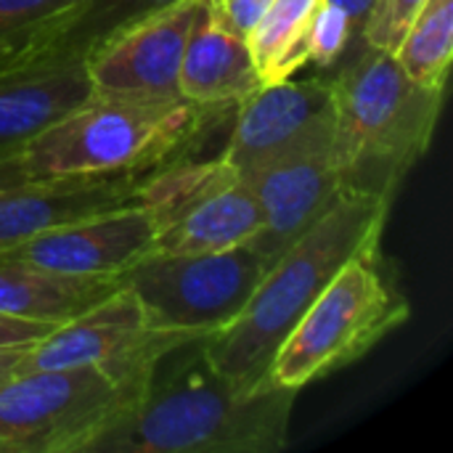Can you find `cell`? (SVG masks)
Wrapping results in <instances>:
<instances>
[{"mask_svg":"<svg viewBox=\"0 0 453 453\" xmlns=\"http://www.w3.org/2000/svg\"><path fill=\"white\" fill-rule=\"evenodd\" d=\"M175 0H82L21 50H48L85 58L114 32Z\"/></svg>","mask_w":453,"mask_h":453,"instance_id":"obj_19","label":"cell"},{"mask_svg":"<svg viewBox=\"0 0 453 453\" xmlns=\"http://www.w3.org/2000/svg\"><path fill=\"white\" fill-rule=\"evenodd\" d=\"M390 204L382 196L345 191L265 268L244 311L202 340L210 364L244 393L271 388V361L279 345L350 257L380 247Z\"/></svg>","mask_w":453,"mask_h":453,"instance_id":"obj_2","label":"cell"},{"mask_svg":"<svg viewBox=\"0 0 453 453\" xmlns=\"http://www.w3.org/2000/svg\"><path fill=\"white\" fill-rule=\"evenodd\" d=\"M393 58L417 85L446 90L453 58V0H427L403 32Z\"/></svg>","mask_w":453,"mask_h":453,"instance_id":"obj_20","label":"cell"},{"mask_svg":"<svg viewBox=\"0 0 453 453\" xmlns=\"http://www.w3.org/2000/svg\"><path fill=\"white\" fill-rule=\"evenodd\" d=\"M93 93L85 58L19 50L0 61V159L19 154L37 133Z\"/></svg>","mask_w":453,"mask_h":453,"instance_id":"obj_14","label":"cell"},{"mask_svg":"<svg viewBox=\"0 0 453 453\" xmlns=\"http://www.w3.org/2000/svg\"><path fill=\"white\" fill-rule=\"evenodd\" d=\"M56 326L50 324H40V321H24V319H13L0 313V348L8 345H24V342H37L45 334H50Z\"/></svg>","mask_w":453,"mask_h":453,"instance_id":"obj_24","label":"cell"},{"mask_svg":"<svg viewBox=\"0 0 453 453\" xmlns=\"http://www.w3.org/2000/svg\"><path fill=\"white\" fill-rule=\"evenodd\" d=\"M202 340L191 332L154 326L127 287H119L96 308L56 326L29 348V369L93 366L117 388L141 393L157 364L175 348Z\"/></svg>","mask_w":453,"mask_h":453,"instance_id":"obj_9","label":"cell"},{"mask_svg":"<svg viewBox=\"0 0 453 453\" xmlns=\"http://www.w3.org/2000/svg\"><path fill=\"white\" fill-rule=\"evenodd\" d=\"M265 268L247 244H239L204 255H149L117 279L154 326L207 337L244 311Z\"/></svg>","mask_w":453,"mask_h":453,"instance_id":"obj_8","label":"cell"},{"mask_svg":"<svg viewBox=\"0 0 453 453\" xmlns=\"http://www.w3.org/2000/svg\"><path fill=\"white\" fill-rule=\"evenodd\" d=\"M260 85L247 40L220 29L204 5L183 50L178 96L204 106H236Z\"/></svg>","mask_w":453,"mask_h":453,"instance_id":"obj_16","label":"cell"},{"mask_svg":"<svg viewBox=\"0 0 453 453\" xmlns=\"http://www.w3.org/2000/svg\"><path fill=\"white\" fill-rule=\"evenodd\" d=\"M117 276H77L0 257V313L50 326L69 324L119 289Z\"/></svg>","mask_w":453,"mask_h":453,"instance_id":"obj_17","label":"cell"},{"mask_svg":"<svg viewBox=\"0 0 453 453\" xmlns=\"http://www.w3.org/2000/svg\"><path fill=\"white\" fill-rule=\"evenodd\" d=\"M324 0H271L247 35L260 82H281L311 64V27Z\"/></svg>","mask_w":453,"mask_h":453,"instance_id":"obj_18","label":"cell"},{"mask_svg":"<svg viewBox=\"0 0 453 453\" xmlns=\"http://www.w3.org/2000/svg\"><path fill=\"white\" fill-rule=\"evenodd\" d=\"M133 401L93 366L21 372L0 385V453H88Z\"/></svg>","mask_w":453,"mask_h":453,"instance_id":"obj_6","label":"cell"},{"mask_svg":"<svg viewBox=\"0 0 453 453\" xmlns=\"http://www.w3.org/2000/svg\"><path fill=\"white\" fill-rule=\"evenodd\" d=\"M202 340L167 353L130 409L88 453L284 451L297 390H239L210 364Z\"/></svg>","mask_w":453,"mask_h":453,"instance_id":"obj_1","label":"cell"},{"mask_svg":"<svg viewBox=\"0 0 453 453\" xmlns=\"http://www.w3.org/2000/svg\"><path fill=\"white\" fill-rule=\"evenodd\" d=\"M242 178L260 207V228L247 247L265 265L313 228L348 191L334 159V143L295 151Z\"/></svg>","mask_w":453,"mask_h":453,"instance_id":"obj_12","label":"cell"},{"mask_svg":"<svg viewBox=\"0 0 453 453\" xmlns=\"http://www.w3.org/2000/svg\"><path fill=\"white\" fill-rule=\"evenodd\" d=\"M141 202L157 210V234L143 257L223 252L260 228L250 183L223 157H194L146 175Z\"/></svg>","mask_w":453,"mask_h":453,"instance_id":"obj_7","label":"cell"},{"mask_svg":"<svg viewBox=\"0 0 453 453\" xmlns=\"http://www.w3.org/2000/svg\"><path fill=\"white\" fill-rule=\"evenodd\" d=\"M236 106L90 93L21 149L27 178L138 173L194 159Z\"/></svg>","mask_w":453,"mask_h":453,"instance_id":"obj_3","label":"cell"},{"mask_svg":"<svg viewBox=\"0 0 453 453\" xmlns=\"http://www.w3.org/2000/svg\"><path fill=\"white\" fill-rule=\"evenodd\" d=\"M207 3H210V5H215V3H223V0H207Z\"/></svg>","mask_w":453,"mask_h":453,"instance_id":"obj_27","label":"cell"},{"mask_svg":"<svg viewBox=\"0 0 453 453\" xmlns=\"http://www.w3.org/2000/svg\"><path fill=\"white\" fill-rule=\"evenodd\" d=\"M411 316L380 247L350 257L303 313L271 361V385L303 390L364 358Z\"/></svg>","mask_w":453,"mask_h":453,"instance_id":"obj_5","label":"cell"},{"mask_svg":"<svg viewBox=\"0 0 453 453\" xmlns=\"http://www.w3.org/2000/svg\"><path fill=\"white\" fill-rule=\"evenodd\" d=\"M425 3L427 0H377L361 32L364 45L393 53Z\"/></svg>","mask_w":453,"mask_h":453,"instance_id":"obj_22","label":"cell"},{"mask_svg":"<svg viewBox=\"0 0 453 453\" xmlns=\"http://www.w3.org/2000/svg\"><path fill=\"white\" fill-rule=\"evenodd\" d=\"M268 5H271V0H223L215 5L207 3V11L220 29L247 40V35L255 29V24L260 21V16L265 13Z\"/></svg>","mask_w":453,"mask_h":453,"instance_id":"obj_23","label":"cell"},{"mask_svg":"<svg viewBox=\"0 0 453 453\" xmlns=\"http://www.w3.org/2000/svg\"><path fill=\"white\" fill-rule=\"evenodd\" d=\"M21 154V151H19ZM13 154V157H5L0 159V191L8 188V186H16V183H24V180H32L27 178L24 167H21V157Z\"/></svg>","mask_w":453,"mask_h":453,"instance_id":"obj_26","label":"cell"},{"mask_svg":"<svg viewBox=\"0 0 453 453\" xmlns=\"http://www.w3.org/2000/svg\"><path fill=\"white\" fill-rule=\"evenodd\" d=\"M82 0H0V61L27 48Z\"/></svg>","mask_w":453,"mask_h":453,"instance_id":"obj_21","label":"cell"},{"mask_svg":"<svg viewBox=\"0 0 453 453\" xmlns=\"http://www.w3.org/2000/svg\"><path fill=\"white\" fill-rule=\"evenodd\" d=\"M35 342H24V345H8V348H0V385L13 380L16 374L24 372L27 366V356H29V348Z\"/></svg>","mask_w":453,"mask_h":453,"instance_id":"obj_25","label":"cell"},{"mask_svg":"<svg viewBox=\"0 0 453 453\" xmlns=\"http://www.w3.org/2000/svg\"><path fill=\"white\" fill-rule=\"evenodd\" d=\"M151 175V173H149ZM146 175H58L32 178L0 191V250L48 228L141 202Z\"/></svg>","mask_w":453,"mask_h":453,"instance_id":"obj_15","label":"cell"},{"mask_svg":"<svg viewBox=\"0 0 453 453\" xmlns=\"http://www.w3.org/2000/svg\"><path fill=\"white\" fill-rule=\"evenodd\" d=\"M334 88V159L348 191L393 202L433 143L446 90L406 77L393 53L369 45L340 61Z\"/></svg>","mask_w":453,"mask_h":453,"instance_id":"obj_4","label":"cell"},{"mask_svg":"<svg viewBox=\"0 0 453 453\" xmlns=\"http://www.w3.org/2000/svg\"><path fill=\"white\" fill-rule=\"evenodd\" d=\"M157 234V210L133 202L29 236L0 257L77 276H117L141 260Z\"/></svg>","mask_w":453,"mask_h":453,"instance_id":"obj_13","label":"cell"},{"mask_svg":"<svg viewBox=\"0 0 453 453\" xmlns=\"http://www.w3.org/2000/svg\"><path fill=\"white\" fill-rule=\"evenodd\" d=\"M207 0H175L114 32L85 56L93 93L180 98L178 72L188 35Z\"/></svg>","mask_w":453,"mask_h":453,"instance_id":"obj_11","label":"cell"},{"mask_svg":"<svg viewBox=\"0 0 453 453\" xmlns=\"http://www.w3.org/2000/svg\"><path fill=\"white\" fill-rule=\"evenodd\" d=\"M334 88L329 74L260 85L234 109L223 159L250 175L303 149L334 143Z\"/></svg>","mask_w":453,"mask_h":453,"instance_id":"obj_10","label":"cell"}]
</instances>
